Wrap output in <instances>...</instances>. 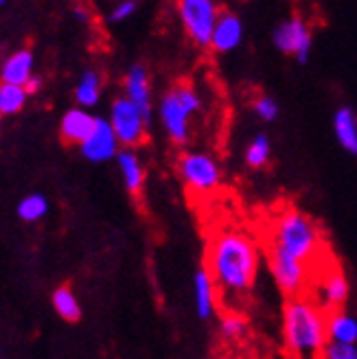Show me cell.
<instances>
[{"label": "cell", "instance_id": "cell-1", "mask_svg": "<svg viewBox=\"0 0 357 359\" xmlns=\"http://www.w3.org/2000/svg\"><path fill=\"white\" fill-rule=\"evenodd\" d=\"M261 267L257 241L239 228L220 230L206 250V269L228 304H237L255 290Z\"/></svg>", "mask_w": 357, "mask_h": 359}, {"label": "cell", "instance_id": "cell-2", "mask_svg": "<svg viewBox=\"0 0 357 359\" xmlns=\"http://www.w3.org/2000/svg\"><path fill=\"white\" fill-rule=\"evenodd\" d=\"M283 346L294 357H316L329 342L327 311L307 296H288L281 316Z\"/></svg>", "mask_w": 357, "mask_h": 359}, {"label": "cell", "instance_id": "cell-3", "mask_svg": "<svg viewBox=\"0 0 357 359\" xmlns=\"http://www.w3.org/2000/svg\"><path fill=\"white\" fill-rule=\"evenodd\" d=\"M270 235H272L270 243L281 245L302 263H307L311 267V272L320 263H325L327 248H325L323 230L305 212H300L296 208L281 210L272 219Z\"/></svg>", "mask_w": 357, "mask_h": 359}, {"label": "cell", "instance_id": "cell-4", "mask_svg": "<svg viewBox=\"0 0 357 359\" xmlns=\"http://www.w3.org/2000/svg\"><path fill=\"white\" fill-rule=\"evenodd\" d=\"M202 110V99L191 86H175L160 99V123L175 145H187L191 138V116Z\"/></svg>", "mask_w": 357, "mask_h": 359}, {"label": "cell", "instance_id": "cell-5", "mask_svg": "<svg viewBox=\"0 0 357 359\" xmlns=\"http://www.w3.org/2000/svg\"><path fill=\"white\" fill-rule=\"evenodd\" d=\"M267 265H270L276 287L285 296L307 294V287L311 280V267L307 263H302L281 245L267 243Z\"/></svg>", "mask_w": 357, "mask_h": 359}, {"label": "cell", "instance_id": "cell-6", "mask_svg": "<svg viewBox=\"0 0 357 359\" xmlns=\"http://www.w3.org/2000/svg\"><path fill=\"white\" fill-rule=\"evenodd\" d=\"M309 296L323 307L327 313L344 309L349 300V280L344 269L337 263H320L309 280Z\"/></svg>", "mask_w": 357, "mask_h": 359}, {"label": "cell", "instance_id": "cell-7", "mask_svg": "<svg viewBox=\"0 0 357 359\" xmlns=\"http://www.w3.org/2000/svg\"><path fill=\"white\" fill-rule=\"evenodd\" d=\"M175 9L189 40L200 48L210 46L213 29L220 18L215 0H175Z\"/></svg>", "mask_w": 357, "mask_h": 359}, {"label": "cell", "instance_id": "cell-8", "mask_svg": "<svg viewBox=\"0 0 357 359\" xmlns=\"http://www.w3.org/2000/svg\"><path fill=\"white\" fill-rule=\"evenodd\" d=\"M177 171H180V177L189 187V191L198 195H208L217 191L222 184V169L217 160L202 151L182 154L180 160H177Z\"/></svg>", "mask_w": 357, "mask_h": 359}, {"label": "cell", "instance_id": "cell-9", "mask_svg": "<svg viewBox=\"0 0 357 359\" xmlns=\"http://www.w3.org/2000/svg\"><path fill=\"white\" fill-rule=\"evenodd\" d=\"M110 123L114 128V134L123 147H136L145 140L147 132V118L142 116V112L128 99L121 97L112 103L110 107Z\"/></svg>", "mask_w": 357, "mask_h": 359}, {"label": "cell", "instance_id": "cell-10", "mask_svg": "<svg viewBox=\"0 0 357 359\" xmlns=\"http://www.w3.org/2000/svg\"><path fill=\"white\" fill-rule=\"evenodd\" d=\"M274 46L285 53V55H294L300 64H307L309 53H311V29L302 18L294 15L290 20H283L274 33H272Z\"/></svg>", "mask_w": 357, "mask_h": 359}, {"label": "cell", "instance_id": "cell-11", "mask_svg": "<svg viewBox=\"0 0 357 359\" xmlns=\"http://www.w3.org/2000/svg\"><path fill=\"white\" fill-rule=\"evenodd\" d=\"M119 138L114 134V128L110 121L105 118H95V128L88 134L81 142V154L88 158L90 163H105V160H112L119 154Z\"/></svg>", "mask_w": 357, "mask_h": 359}, {"label": "cell", "instance_id": "cell-12", "mask_svg": "<svg viewBox=\"0 0 357 359\" xmlns=\"http://www.w3.org/2000/svg\"><path fill=\"white\" fill-rule=\"evenodd\" d=\"M243 40V22L237 13L230 11H220V18L213 29V38H210V48L217 53V55H226V53H233Z\"/></svg>", "mask_w": 357, "mask_h": 359}, {"label": "cell", "instance_id": "cell-13", "mask_svg": "<svg viewBox=\"0 0 357 359\" xmlns=\"http://www.w3.org/2000/svg\"><path fill=\"white\" fill-rule=\"evenodd\" d=\"M125 97L138 107L147 123H151V83L145 66L136 64L130 68L128 77H125Z\"/></svg>", "mask_w": 357, "mask_h": 359}, {"label": "cell", "instance_id": "cell-14", "mask_svg": "<svg viewBox=\"0 0 357 359\" xmlns=\"http://www.w3.org/2000/svg\"><path fill=\"white\" fill-rule=\"evenodd\" d=\"M193 296H195V311L202 320H208L213 318L217 309V287H215V280L208 274V269L202 267L195 272V278H193Z\"/></svg>", "mask_w": 357, "mask_h": 359}, {"label": "cell", "instance_id": "cell-15", "mask_svg": "<svg viewBox=\"0 0 357 359\" xmlns=\"http://www.w3.org/2000/svg\"><path fill=\"white\" fill-rule=\"evenodd\" d=\"M333 134L340 147L357 156V114L349 105H342L333 116Z\"/></svg>", "mask_w": 357, "mask_h": 359}, {"label": "cell", "instance_id": "cell-16", "mask_svg": "<svg viewBox=\"0 0 357 359\" xmlns=\"http://www.w3.org/2000/svg\"><path fill=\"white\" fill-rule=\"evenodd\" d=\"M116 163H119V169L123 175L125 189H128L132 195H138L142 191V187H145V169H142L138 156L132 151V147H128L116 154Z\"/></svg>", "mask_w": 357, "mask_h": 359}, {"label": "cell", "instance_id": "cell-17", "mask_svg": "<svg viewBox=\"0 0 357 359\" xmlns=\"http://www.w3.org/2000/svg\"><path fill=\"white\" fill-rule=\"evenodd\" d=\"M93 128H95V116H90L86 110H70L62 118L60 132L66 142L81 145L83 138L93 132Z\"/></svg>", "mask_w": 357, "mask_h": 359}, {"label": "cell", "instance_id": "cell-18", "mask_svg": "<svg viewBox=\"0 0 357 359\" xmlns=\"http://www.w3.org/2000/svg\"><path fill=\"white\" fill-rule=\"evenodd\" d=\"M327 333L329 339H335V342L357 344V320L344 309L331 311L327 313Z\"/></svg>", "mask_w": 357, "mask_h": 359}, {"label": "cell", "instance_id": "cell-19", "mask_svg": "<svg viewBox=\"0 0 357 359\" xmlns=\"http://www.w3.org/2000/svg\"><path fill=\"white\" fill-rule=\"evenodd\" d=\"M33 77V55L31 50H18L3 66V81L25 86Z\"/></svg>", "mask_w": 357, "mask_h": 359}, {"label": "cell", "instance_id": "cell-20", "mask_svg": "<svg viewBox=\"0 0 357 359\" xmlns=\"http://www.w3.org/2000/svg\"><path fill=\"white\" fill-rule=\"evenodd\" d=\"M27 97H29V93L25 86L3 81L0 83V114L20 112L27 103Z\"/></svg>", "mask_w": 357, "mask_h": 359}, {"label": "cell", "instance_id": "cell-21", "mask_svg": "<svg viewBox=\"0 0 357 359\" xmlns=\"http://www.w3.org/2000/svg\"><path fill=\"white\" fill-rule=\"evenodd\" d=\"M270 156H272V142L267 138V134H257L250 145L245 147L243 160L250 169H263L270 163Z\"/></svg>", "mask_w": 357, "mask_h": 359}, {"label": "cell", "instance_id": "cell-22", "mask_svg": "<svg viewBox=\"0 0 357 359\" xmlns=\"http://www.w3.org/2000/svg\"><path fill=\"white\" fill-rule=\"evenodd\" d=\"M99 97H101V77L95 70H86L75 88V99L83 107H93L99 103Z\"/></svg>", "mask_w": 357, "mask_h": 359}, {"label": "cell", "instance_id": "cell-23", "mask_svg": "<svg viewBox=\"0 0 357 359\" xmlns=\"http://www.w3.org/2000/svg\"><path fill=\"white\" fill-rule=\"evenodd\" d=\"M53 307H55V311L68 322H77L81 318L79 300L70 287H60V290H55V294H53Z\"/></svg>", "mask_w": 357, "mask_h": 359}, {"label": "cell", "instance_id": "cell-24", "mask_svg": "<svg viewBox=\"0 0 357 359\" xmlns=\"http://www.w3.org/2000/svg\"><path fill=\"white\" fill-rule=\"evenodd\" d=\"M46 212H48V202L40 193L27 195L25 200L18 204V215H20V219H25V222H38Z\"/></svg>", "mask_w": 357, "mask_h": 359}, {"label": "cell", "instance_id": "cell-25", "mask_svg": "<svg viewBox=\"0 0 357 359\" xmlns=\"http://www.w3.org/2000/svg\"><path fill=\"white\" fill-rule=\"evenodd\" d=\"M245 331H248V325L239 313H228L220 322V335L226 342H237V339L245 335Z\"/></svg>", "mask_w": 357, "mask_h": 359}, {"label": "cell", "instance_id": "cell-26", "mask_svg": "<svg viewBox=\"0 0 357 359\" xmlns=\"http://www.w3.org/2000/svg\"><path fill=\"white\" fill-rule=\"evenodd\" d=\"M252 110H255V114H257L261 121H265V123H272V121L278 118V103H276L272 97H267V95H261V97L255 99Z\"/></svg>", "mask_w": 357, "mask_h": 359}, {"label": "cell", "instance_id": "cell-27", "mask_svg": "<svg viewBox=\"0 0 357 359\" xmlns=\"http://www.w3.org/2000/svg\"><path fill=\"white\" fill-rule=\"evenodd\" d=\"M320 355L327 357V359H357V346L355 344L335 342V339H329Z\"/></svg>", "mask_w": 357, "mask_h": 359}, {"label": "cell", "instance_id": "cell-28", "mask_svg": "<svg viewBox=\"0 0 357 359\" xmlns=\"http://www.w3.org/2000/svg\"><path fill=\"white\" fill-rule=\"evenodd\" d=\"M136 13V3L134 0H123V3H119L112 13H110V20L112 22H123V20H128V18H132Z\"/></svg>", "mask_w": 357, "mask_h": 359}, {"label": "cell", "instance_id": "cell-29", "mask_svg": "<svg viewBox=\"0 0 357 359\" xmlns=\"http://www.w3.org/2000/svg\"><path fill=\"white\" fill-rule=\"evenodd\" d=\"M40 86H42V83H40V79H33V77L25 83V88H27V93H29V95H35V93H38Z\"/></svg>", "mask_w": 357, "mask_h": 359}, {"label": "cell", "instance_id": "cell-30", "mask_svg": "<svg viewBox=\"0 0 357 359\" xmlns=\"http://www.w3.org/2000/svg\"><path fill=\"white\" fill-rule=\"evenodd\" d=\"M75 15H77V20H81V22H86V20H88V11H86V9H81V7H77V9H75Z\"/></svg>", "mask_w": 357, "mask_h": 359}, {"label": "cell", "instance_id": "cell-31", "mask_svg": "<svg viewBox=\"0 0 357 359\" xmlns=\"http://www.w3.org/2000/svg\"><path fill=\"white\" fill-rule=\"evenodd\" d=\"M3 3H5V0H0V5H3Z\"/></svg>", "mask_w": 357, "mask_h": 359}, {"label": "cell", "instance_id": "cell-32", "mask_svg": "<svg viewBox=\"0 0 357 359\" xmlns=\"http://www.w3.org/2000/svg\"><path fill=\"white\" fill-rule=\"evenodd\" d=\"M0 116H3V114H0Z\"/></svg>", "mask_w": 357, "mask_h": 359}]
</instances>
